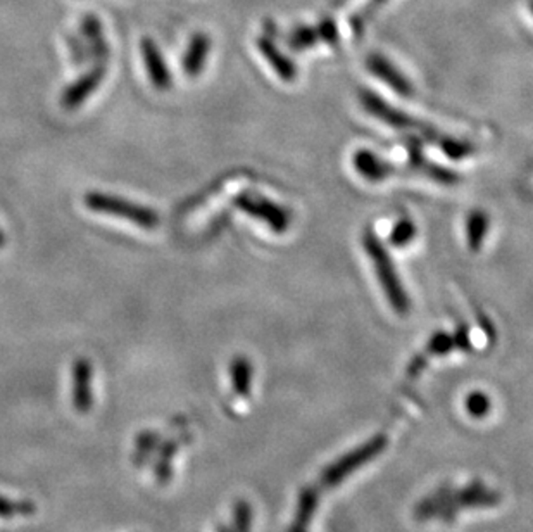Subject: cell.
Listing matches in <instances>:
<instances>
[{"label": "cell", "mask_w": 533, "mask_h": 532, "mask_svg": "<svg viewBox=\"0 0 533 532\" xmlns=\"http://www.w3.org/2000/svg\"><path fill=\"white\" fill-rule=\"evenodd\" d=\"M439 147L442 149V153L446 156H449L451 160L459 161L464 158H470L475 153V145L468 140L463 138H455V137H442Z\"/></svg>", "instance_id": "7402d4cb"}, {"label": "cell", "mask_w": 533, "mask_h": 532, "mask_svg": "<svg viewBox=\"0 0 533 532\" xmlns=\"http://www.w3.org/2000/svg\"><path fill=\"white\" fill-rule=\"evenodd\" d=\"M453 489L454 487H451L449 484H446V486H440L439 489H435L431 495H428L427 498H423L414 508V519L422 520V522L430 520V519H437L442 506L453 502Z\"/></svg>", "instance_id": "9a60e30c"}, {"label": "cell", "mask_w": 533, "mask_h": 532, "mask_svg": "<svg viewBox=\"0 0 533 532\" xmlns=\"http://www.w3.org/2000/svg\"><path fill=\"white\" fill-rule=\"evenodd\" d=\"M162 436L158 430H144L136 436L135 439L134 465L135 467H144L151 456L158 452Z\"/></svg>", "instance_id": "ffe728a7"}, {"label": "cell", "mask_w": 533, "mask_h": 532, "mask_svg": "<svg viewBox=\"0 0 533 532\" xmlns=\"http://www.w3.org/2000/svg\"><path fill=\"white\" fill-rule=\"evenodd\" d=\"M389 446V439L385 434H376L370 441H366L365 445H361L359 448L352 450V452L346 453L344 456H340L339 460H335L333 463H330L328 467L323 469L320 476V486L324 489H333L337 487L340 482L352 476L357 469L365 467L366 463H370L374 460L380 453L385 452Z\"/></svg>", "instance_id": "277c9868"}, {"label": "cell", "mask_w": 533, "mask_h": 532, "mask_svg": "<svg viewBox=\"0 0 533 532\" xmlns=\"http://www.w3.org/2000/svg\"><path fill=\"white\" fill-rule=\"evenodd\" d=\"M363 247L373 263L376 278L383 289L387 301L390 303L392 310L399 315H406L411 310V301H409V295L406 293V287L400 280L399 271L396 268L390 253L387 251L383 242L378 239L376 234L372 230L365 232Z\"/></svg>", "instance_id": "6da1fadb"}, {"label": "cell", "mask_w": 533, "mask_h": 532, "mask_svg": "<svg viewBox=\"0 0 533 532\" xmlns=\"http://www.w3.org/2000/svg\"><path fill=\"white\" fill-rule=\"evenodd\" d=\"M37 511V505L29 500H9L0 496V519L31 517Z\"/></svg>", "instance_id": "603a6c76"}, {"label": "cell", "mask_w": 533, "mask_h": 532, "mask_svg": "<svg viewBox=\"0 0 533 532\" xmlns=\"http://www.w3.org/2000/svg\"><path fill=\"white\" fill-rule=\"evenodd\" d=\"M455 339L454 334H447V332H435L431 336V339L428 341L427 347L423 351V354L430 358V356H444L447 353H451L455 349Z\"/></svg>", "instance_id": "d4e9b609"}, {"label": "cell", "mask_w": 533, "mask_h": 532, "mask_svg": "<svg viewBox=\"0 0 533 532\" xmlns=\"http://www.w3.org/2000/svg\"><path fill=\"white\" fill-rule=\"evenodd\" d=\"M104 79H106V64H95L88 73H85L78 80L73 81L62 90L61 106L68 111L83 106L86 99L97 92Z\"/></svg>", "instance_id": "8992f818"}, {"label": "cell", "mask_w": 533, "mask_h": 532, "mask_svg": "<svg viewBox=\"0 0 533 532\" xmlns=\"http://www.w3.org/2000/svg\"><path fill=\"white\" fill-rule=\"evenodd\" d=\"M359 101H361V106L368 111V114H372L381 123L389 125L390 129H396L399 132L413 133V137H423L425 142H431L435 145H439L444 137V135L435 132L427 123H422L398 107L389 104L387 101H383L378 94H374L372 90H366V88L359 90Z\"/></svg>", "instance_id": "3957f363"}, {"label": "cell", "mask_w": 533, "mask_h": 532, "mask_svg": "<svg viewBox=\"0 0 533 532\" xmlns=\"http://www.w3.org/2000/svg\"><path fill=\"white\" fill-rule=\"evenodd\" d=\"M217 532H232V529L226 528V526H223V524H219V526H217Z\"/></svg>", "instance_id": "d6a6232c"}, {"label": "cell", "mask_w": 533, "mask_h": 532, "mask_svg": "<svg viewBox=\"0 0 533 532\" xmlns=\"http://www.w3.org/2000/svg\"><path fill=\"white\" fill-rule=\"evenodd\" d=\"M94 367L88 358H78L73 365V406L78 413H88L94 406Z\"/></svg>", "instance_id": "30bf717a"}, {"label": "cell", "mask_w": 533, "mask_h": 532, "mask_svg": "<svg viewBox=\"0 0 533 532\" xmlns=\"http://www.w3.org/2000/svg\"><path fill=\"white\" fill-rule=\"evenodd\" d=\"M407 160L413 170H418L422 173H425L428 179H431L437 184L442 186H455L459 182V175L454 173L451 170L435 164L431 161H428L423 154V147H422V140H418V137H413L411 140H407Z\"/></svg>", "instance_id": "ba28073f"}, {"label": "cell", "mask_w": 533, "mask_h": 532, "mask_svg": "<svg viewBox=\"0 0 533 532\" xmlns=\"http://www.w3.org/2000/svg\"><path fill=\"white\" fill-rule=\"evenodd\" d=\"M416 234H418L416 223L411 218H400L396 221L394 229L390 230L389 240L394 247H406L414 240Z\"/></svg>", "instance_id": "cb8c5ba5"}, {"label": "cell", "mask_w": 533, "mask_h": 532, "mask_svg": "<svg viewBox=\"0 0 533 532\" xmlns=\"http://www.w3.org/2000/svg\"><path fill=\"white\" fill-rule=\"evenodd\" d=\"M180 450V439H162L154 463V474L160 486H166L173 478V456Z\"/></svg>", "instance_id": "ac0fdd59"}, {"label": "cell", "mask_w": 533, "mask_h": 532, "mask_svg": "<svg viewBox=\"0 0 533 532\" xmlns=\"http://www.w3.org/2000/svg\"><path fill=\"white\" fill-rule=\"evenodd\" d=\"M211 37L204 31H197L188 40L187 51L184 54V71L188 79H197L202 75L209 54H211Z\"/></svg>", "instance_id": "7c38bea8"}, {"label": "cell", "mask_w": 533, "mask_h": 532, "mask_svg": "<svg viewBox=\"0 0 533 532\" xmlns=\"http://www.w3.org/2000/svg\"><path fill=\"white\" fill-rule=\"evenodd\" d=\"M385 2H387V0H370V4H368L359 14H356V16L350 20V27H352V31H354L356 37H359V35L365 31V28L368 25V21L372 20L374 11H376L378 7H381Z\"/></svg>", "instance_id": "83f0119b"}, {"label": "cell", "mask_w": 533, "mask_h": 532, "mask_svg": "<svg viewBox=\"0 0 533 532\" xmlns=\"http://www.w3.org/2000/svg\"><path fill=\"white\" fill-rule=\"evenodd\" d=\"M68 46L71 49V55H73V61L77 64H83L86 61V55H88V49H86V44H83L80 38L77 37H68Z\"/></svg>", "instance_id": "f546056e"}, {"label": "cell", "mask_w": 533, "mask_h": 532, "mask_svg": "<svg viewBox=\"0 0 533 532\" xmlns=\"http://www.w3.org/2000/svg\"><path fill=\"white\" fill-rule=\"evenodd\" d=\"M352 164L354 170L368 182L372 184H380L385 182L387 179L396 175V166L390 164L389 161L380 158L370 149H359L352 156Z\"/></svg>", "instance_id": "8fae6325"}, {"label": "cell", "mask_w": 533, "mask_h": 532, "mask_svg": "<svg viewBox=\"0 0 533 532\" xmlns=\"http://www.w3.org/2000/svg\"><path fill=\"white\" fill-rule=\"evenodd\" d=\"M235 206L241 210L242 213L249 214L276 232L283 234L291 229L292 223V214L283 206L276 204L275 201H269L261 194H252V192H243L241 195L235 197Z\"/></svg>", "instance_id": "5b68a950"}, {"label": "cell", "mask_w": 533, "mask_h": 532, "mask_svg": "<svg viewBox=\"0 0 533 532\" xmlns=\"http://www.w3.org/2000/svg\"><path fill=\"white\" fill-rule=\"evenodd\" d=\"M490 227V218L483 210H473L466 218V244L472 253H479L483 247Z\"/></svg>", "instance_id": "d6986e66"}, {"label": "cell", "mask_w": 533, "mask_h": 532, "mask_svg": "<svg viewBox=\"0 0 533 532\" xmlns=\"http://www.w3.org/2000/svg\"><path fill=\"white\" fill-rule=\"evenodd\" d=\"M454 339H455V346L463 351L470 349V337H468V327L461 325L455 332H454Z\"/></svg>", "instance_id": "4dcf8cb0"}, {"label": "cell", "mask_w": 533, "mask_h": 532, "mask_svg": "<svg viewBox=\"0 0 533 532\" xmlns=\"http://www.w3.org/2000/svg\"><path fill=\"white\" fill-rule=\"evenodd\" d=\"M287 532H308V529H304V528H297V526H293L292 524Z\"/></svg>", "instance_id": "1f68e13d"}, {"label": "cell", "mask_w": 533, "mask_h": 532, "mask_svg": "<svg viewBox=\"0 0 533 532\" xmlns=\"http://www.w3.org/2000/svg\"><path fill=\"white\" fill-rule=\"evenodd\" d=\"M366 68L373 77L383 81L396 94H399L402 97L413 96L414 92L413 83L407 80V77L402 75L399 68L383 54H370L366 59Z\"/></svg>", "instance_id": "52a82bcc"}, {"label": "cell", "mask_w": 533, "mask_h": 532, "mask_svg": "<svg viewBox=\"0 0 533 532\" xmlns=\"http://www.w3.org/2000/svg\"><path fill=\"white\" fill-rule=\"evenodd\" d=\"M80 29L88 53L94 55L97 64H106L111 51H109L106 37H104L102 21L95 14H86L81 20Z\"/></svg>", "instance_id": "4fadbf2b"}, {"label": "cell", "mask_w": 533, "mask_h": 532, "mask_svg": "<svg viewBox=\"0 0 533 532\" xmlns=\"http://www.w3.org/2000/svg\"><path fill=\"white\" fill-rule=\"evenodd\" d=\"M5 245V236H4V232H2V229H0V249Z\"/></svg>", "instance_id": "836d02e7"}, {"label": "cell", "mask_w": 533, "mask_h": 532, "mask_svg": "<svg viewBox=\"0 0 533 532\" xmlns=\"http://www.w3.org/2000/svg\"><path fill=\"white\" fill-rule=\"evenodd\" d=\"M85 204L94 213L111 214L116 218H123L145 230H154L160 225V216L152 208L128 201V199L114 195V194L90 190L85 194Z\"/></svg>", "instance_id": "7a4b0ae2"}, {"label": "cell", "mask_w": 533, "mask_h": 532, "mask_svg": "<svg viewBox=\"0 0 533 532\" xmlns=\"http://www.w3.org/2000/svg\"><path fill=\"white\" fill-rule=\"evenodd\" d=\"M142 57H144V64L147 70V75L152 81L154 88H158L160 92H166L173 87V79H171V71L164 61V55L160 53L158 44L145 37L142 38Z\"/></svg>", "instance_id": "9c48e42d"}, {"label": "cell", "mask_w": 533, "mask_h": 532, "mask_svg": "<svg viewBox=\"0 0 533 532\" xmlns=\"http://www.w3.org/2000/svg\"><path fill=\"white\" fill-rule=\"evenodd\" d=\"M530 11H532L533 14V0H530Z\"/></svg>", "instance_id": "e575fe53"}, {"label": "cell", "mask_w": 533, "mask_h": 532, "mask_svg": "<svg viewBox=\"0 0 533 532\" xmlns=\"http://www.w3.org/2000/svg\"><path fill=\"white\" fill-rule=\"evenodd\" d=\"M250 528H252V508L245 500H239L234 506L232 532H250Z\"/></svg>", "instance_id": "484cf974"}, {"label": "cell", "mask_w": 533, "mask_h": 532, "mask_svg": "<svg viewBox=\"0 0 533 532\" xmlns=\"http://www.w3.org/2000/svg\"><path fill=\"white\" fill-rule=\"evenodd\" d=\"M258 49L265 55L267 64L275 70V73L283 81H293L297 79V66L287 54L282 53L276 42L269 37H259L256 40Z\"/></svg>", "instance_id": "5bb4252c"}, {"label": "cell", "mask_w": 533, "mask_h": 532, "mask_svg": "<svg viewBox=\"0 0 533 532\" xmlns=\"http://www.w3.org/2000/svg\"><path fill=\"white\" fill-rule=\"evenodd\" d=\"M252 375L254 369L252 363L247 356H235L230 363V378L234 391L239 398L247 399L250 396V387H252Z\"/></svg>", "instance_id": "e0dca14e"}, {"label": "cell", "mask_w": 533, "mask_h": 532, "mask_svg": "<svg viewBox=\"0 0 533 532\" xmlns=\"http://www.w3.org/2000/svg\"><path fill=\"white\" fill-rule=\"evenodd\" d=\"M318 502H320V491L316 486H304L299 491V500H297V510H295V519H293V526L297 528H304L308 529L309 522L313 520L316 508H318Z\"/></svg>", "instance_id": "2e32d148"}, {"label": "cell", "mask_w": 533, "mask_h": 532, "mask_svg": "<svg viewBox=\"0 0 533 532\" xmlns=\"http://www.w3.org/2000/svg\"><path fill=\"white\" fill-rule=\"evenodd\" d=\"M318 35H320L321 42H324L326 46H337L340 40V33H339V27L332 18H321L318 23Z\"/></svg>", "instance_id": "f1b7e54d"}, {"label": "cell", "mask_w": 533, "mask_h": 532, "mask_svg": "<svg viewBox=\"0 0 533 532\" xmlns=\"http://www.w3.org/2000/svg\"><path fill=\"white\" fill-rule=\"evenodd\" d=\"M492 408L490 398L485 393H472L466 398V410L473 419H483Z\"/></svg>", "instance_id": "4316f807"}, {"label": "cell", "mask_w": 533, "mask_h": 532, "mask_svg": "<svg viewBox=\"0 0 533 532\" xmlns=\"http://www.w3.org/2000/svg\"><path fill=\"white\" fill-rule=\"evenodd\" d=\"M318 42H320L318 29H316V27H308V25L293 28L289 38H287L289 47L292 51H297V53L299 51H308V49L318 46Z\"/></svg>", "instance_id": "44dd1931"}]
</instances>
